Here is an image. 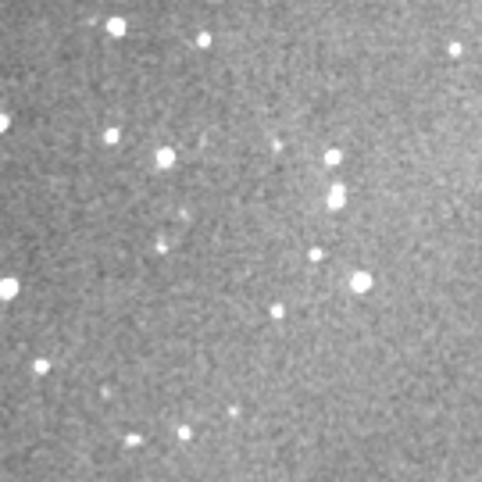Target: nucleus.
<instances>
[{"instance_id": "nucleus-1", "label": "nucleus", "mask_w": 482, "mask_h": 482, "mask_svg": "<svg viewBox=\"0 0 482 482\" xmlns=\"http://www.w3.org/2000/svg\"><path fill=\"white\" fill-rule=\"evenodd\" d=\"M18 293V279H0V300H11Z\"/></svg>"}, {"instance_id": "nucleus-2", "label": "nucleus", "mask_w": 482, "mask_h": 482, "mask_svg": "<svg viewBox=\"0 0 482 482\" xmlns=\"http://www.w3.org/2000/svg\"><path fill=\"white\" fill-rule=\"evenodd\" d=\"M107 32L111 36H125V22L122 18H107Z\"/></svg>"}, {"instance_id": "nucleus-3", "label": "nucleus", "mask_w": 482, "mask_h": 482, "mask_svg": "<svg viewBox=\"0 0 482 482\" xmlns=\"http://www.w3.org/2000/svg\"><path fill=\"white\" fill-rule=\"evenodd\" d=\"M8 125H11V118H8V114H0V132H4Z\"/></svg>"}]
</instances>
